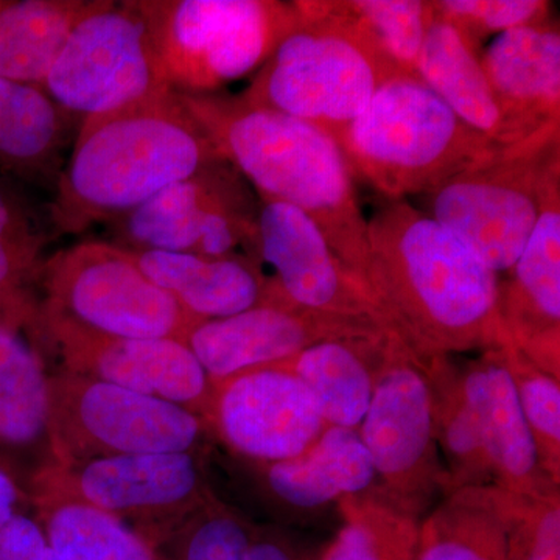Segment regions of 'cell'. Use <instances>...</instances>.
Segmentation results:
<instances>
[{
  "mask_svg": "<svg viewBox=\"0 0 560 560\" xmlns=\"http://www.w3.org/2000/svg\"><path fill=\"white\" fill-rule=\"evenodd\" d=\"M368 293L420 359L511 345L500 315V280L447 228L407 200L368 219Z\"/></svg>",
  "mask_w": 560,
  "mask_h": 560,
  "instance_id": "cell-1",
  "label": "cell"
},
{
  "mask_svg": "<svg viewBox=\"0 0 560 560\" xmlns=\"http://www.w3.org/2000/svg\"><path fill=\"white\" fill-rule=\"evenodd\" d=\"M179 97L217 154L248 180L260 200L287 202L307 213L363 283L368 219L337 139L312 121L250 105L241 94Z\"/></svg>",
  "mask_w": 560,
  "mask_h": 560,
  "instance_id": "cell-2",
  "label": "cell"
},
{
  "mask_svg": "<svg viewBox=\"0 0 560 560\" xmlns=\"http://www.w3.org/2000/svg\"><path fill=\"white\" fill-rule=\"evenodd\" d=\"M221 158L167 90L81 120L50 202L55 234L80 235L131 212Z\"/></svg>",
  "mask_w": 560,
  "mask_h": 560,
  "instance_id": "cell-3",
  "label": "cell"
},
{
  "mask_svg": "<svg viewBox=\"0 0 560 560\" xmlns=\"http://www.w3.org/2000/svg\"><path fill=\"white\" fill-rule=\"evenodd\" d=\"M353 176L386 201L423 195L500 147L470 130L416 77H393L334 136Z\"/></svg>",
  "mask_w": 560,
  "mask_h": 560,
  "instance_id": "cell-4",
  "label": "cell"
},
{
  "mask_svg": "<svg viewBox=\"0 0 560 560\" xmlns=\"http://www.w3.org/2000/svg\"><path fill=\"white\" fill-rule=\"evenodd\" d=\"M301 21L256 73L243 101L337 135L393 79L366 39L331 2H296Z\"/></svg>",
  "mask_w": 560,
  "mask_h": 560,
  "instance_id": "cell-5",
  "label": "cell"
},
{
  "mask_svg": "<svg viewBox=\"0 0 560 560\" xmlns=\"http://www.w3.org/2000/svg\"><path fill=\"white\" fill-rule=\"evenodd\" d=\"M162 79L179 94H210L257 72L301 21L296 2L135 0Z\"/></svg>",
  "mask_w": 560,
  "mask_h": 560,
  "instance_id": "cell-6",
  "label": "cell"
},
{
  "mask_svg": "<svg viewBox=\"0 0 560 560\" xmlns=\"http://www.w3.org/2000/svg\"><path fill=\"white\" fill-rule=\"evenodd\" d=\"M560 168V121L500 147L423 194V212L495 271H510L539 220L545 186Z\"/></svg>",
  "mask_w": 560,
  "mask_h": 560,
  "instance_id": "cell-7",
  "label": "cell"
},
{
  "mask_svg": "<svg viewBox=\"0 0 560 560\" xmlns=\"http://www.w3.org/2000/svg\"><path fill=\"white\" fill-rule=\"evenodd\" d=\"M46 323L103 337L184 341L194 320L145 275L130 250L109 241H86L47 257L40 326Z\"/></svg>",
  "mask_w": 560,
  "mask_h": 560,
  "instance_id": "cell-8",
  "label": "cell"
},
{
  "mask_svg": "<svg viewBox=\"0 0 560 560\" xmlns=\"http://www.w3.org/2000/svg\"><path fill=\"white\" fill-rule=\"evenodd\" d=\"M208 422L186 408L110 383L50 374L54 464L142 453H205Z\"/></svg>",
  "mask_w": 560,
  "mask_h": 560,
  "instance_id": "cell-9",
  "label": "cell"
},
{
  "mask_svg": "<svg viewBox=\"0 0 560 560\" xmlns=\"http://www.w3.org/2000/svg\"><path fill=\"white\" fill-rule=\"evenodd\" d=\"M205 453H142L51 464L32 478V492H50L119 518L160 550L162 544L215 497Z\"/></svg>",
  "mask_w": 560,
  "mask_h": 560,
  "instance_id": "cell-10",
  "label": "cell"
},
{
  "mask_svg": "<svg viewBox=\"0 0 560 560\" xmlns=\"http://www.w3.org/2000/svg\"><path fill=\"white\" fill-rule=\"evenodd\" d=\"M40 88L79 124L171 90L135 0H103L77 22Z\"/></svg>",
  "mask_w": 560,
  "mask_h": 560,
  "instance_id": "cell-11",
  "label": "cell"
},
{
  "mask_svg": "<svg viewBox=\"0 0 560 560\" xmlns=\"http://www.w3.org/2000/svg\"><path fill=\"white\" fill-rule=\"evenodd\" d=\"M359 433L389 503L418 518L434 488L444 482L433 388L429 361L390 330L382 337L374 394Z\"/></svg>",
  "mask_w": 560,
  "mask_h": 560,
  "instance_id": "cell-12",
  "label": "cell"
},
{
  "mask_svg": "<svg viewBox=\"0 0 560 560\" xmlns=\"http://www.w3.org/2000/svg\"><path fill=\"white\" fill-rule=\"evenodd\" d=\"M259 208L226 161L206 165L105 224L109 242L130 250H165L259 259Z\"/></svg>",
  "mask_w": 560,
  "mask_h": 560,
  "instance_id": "cell-13",
  "label": "cell"
},
{
  "mask_svg": "<svg viewBox=\"0 0 560 560\" xmlns=\"http://www.w3.org/2000/svg\"><path fill=\"white\" fill-rule=\"evenodd\" d=\"M206 422L235 456L257 466L304 455L327 427L311 390L282 364L213 385Z\"/></svg>",
  "mask_w": 560,
  "mask_h": 560,
  "instance_id": "cell-14",
  "label": "cell"
},
{
  "mask_svg": "<svg viewBox=\"0 0 560 560\" xmlns=\"http://www.w3.org/2000/svg\"><path fill=\"white\" fill-rule=\"evenodd\" d=\"M385 330L372 319L304 311L290 304L275 287L270 300L248 311L191 324L184 342L217 385L243 372L285 363L316 342L378 337Z\"/></svg>",
  "mask_w": 560,
  "mask_h": 560,
  "instance_id": "cell-15",
  "label": "cell"
},
{
  "mask_svg": "<svg viewBox=\"0 0 560 560\" xmlns=\"http://www.w3.org/2000/svg\"><path fill=\"white\" fill-rule=\"evenodd\" d=\"M46 359L60 370L171 401L208 418L213 385L200 361L178 338H116L66 324L40 326Z\"/></svg>",
  "mask_w": 560,
  "mask_h": 560,
  "instance_id": "cell-16",
  "label": "cell"
},
{
  "mask_svg": "<svg viewBox=\"0 0 560 560\" xmlns=\"http://www.w3.org/2000/svg\"><path fill=\"white\" fill-rule=\"evenodd\" d=\"M257 230L260 264L271 268L268 278L290 304L320 315L372 319L386 329L366 287L307 213L287 202L260 200Z\"/></svg>",
  "mask_w": 560,
  "mask_h": 560,
  "instance_id": "cell-17",
  "label": "cell"
},
{
  "mask_svg": "<svg viewBox=\"0 0 560 560\" xmlns=\"http://www.w3.org/2000/svg\"><path fill=\"white\" fill-rule=\"evenodd\" d=\"M508 272L500 283V315L511 345L559 377L560 168L548 178L539 220Z\"/></svg>",
  "mask_w": 560,
  "mask_h": 560,
  "instance_id": "cell-18",
  "label": "cell"
},
{
  "mask_svg": "<svg viewBox=\"0 0 560 560\" xmlns=\"http://www.w3.org/2000/svg\"><path fill=\"white\" fill-rule=\"evenodd\" d=\"M460 390L469 405L492 471L493 488L514 495L539 497L558 485L544 469L539 448L518 400L504 346L481 352L459 371Z\"/></svg>",
  "mask_w": 560,
  "mask_h": 560,
  "instance_id": "cell-19",
  "label": "cell"
},
{
  "mask_svg": "<svg viewBox=\"0 0 560 560\" xmlns=\"http://www.w3.org/2000/svg\"><path fill=\"white\" fill-rule=\"evenodd\" d=\"M480 62L518 139L560 121L559 21L550 18L501 33Z\"/></svg>",
  "mask_w": 560,
  "mask_h": 560,
  "instance_id": "cell-20",
  "label": "cell"
},
{
  "mask_svg": "<svg viewBox=\"0 0 560 560\" xmlns=\"http://www.w3.org/2000/svg\"><path fill=\"white\" fill-rule=\"evenodd\" d=\"M130 250V249H128ZM139 267L194 323L228 318L270 300L271 279L245 254L209 257L165 250H130Z\"/></svg>",
  "mask_w": 560,
  "mask_h": 560,
  "instance_id": "cell-21",
  "label": "cell"
},
{
  "mask_svg": "<svg viewBox=\"0 0 560 560\" xmlns=\"http://www.w3.org/2000/svg\"><path fill=\"white\" fill-rule=\"evenodd\" d=\"M50 374L46 357L24 335L0 327V460L27 488L54 464Z\"/></svg>",
  "mask_w": 560,
  "mask_h": 560,
  "instance_id": "cell-22",
  "label": "cell"
},
{
  "mask_svg": "<svg viewBox=\"0 0 560 560\" xmlns=\"http://www.w3.org/2000/svg\"><path fill=\"white\" fill-rule=\"evenodd\" d=\"M73 128L39 84L0 77V175L54 190Z\"/></svg>",
  "mask_w": 560,
  "mask_h": 560,
  "instance_id": "cell-23",
  "label": "cell"
},
{
  "mask_svg": "<svg viewBox=\"0 0 560 560\" xmlns=\"http://www.w3.org/2000/svg\"><path fill=\"white\" fill-rule=\"evenodd\" d=\"M416 79L482 138L499 147L521 142L486 79L478 51L436 11L427 28L416 65Z\"/></svg>",
  "mask_w": 560,
  "mask_h": 560,
  "instance_id": "cell-24",
  "label": "cell"
},
{
  "mask_svg": "<svg viewBox=\"0 0 560 560\" xmlns=\"http://www.w3.org/2000/svg\"><path fill=\"white\" fill-rule=\"evenodd\" d=\"M49 235L27 201L0 178V327L43 353L40 279Z\"/></svg>",
  "mask_w": 560,
  "mask_h": 560,
  "instance_id": "cell-25",
  "label": "cell"
},
{
  "mask_svg": "<svg viewBox=\"0 0 560 560\" xmlns=\"http://www.w3.org/2000/svg\"><path fill=\"white\" fill-rule=\"evenodd\" d=\"M383 334L316 342L282 363L311 390L326 425L359 430L374 394Z\"/></svg>",
  "mask_w": 560,
  "mask_h": 560,
  "instance_id": "cell-26",
  "label": "cell"
},
{
  "mask_svg": "<svg viewBox=\"0 0 560 560\" xmlns=\"http://www.w3.org/2000/svg\"><path fill=\"white\" fill-rule=\"evenodd\" d=\"M103 0H0V77L39 84L77 22Z\"/></svg>",
  "mask_w": 560,
  "mask_h": 560,
  "instance_id": "cell-27",
  "label": "cell"
},
{
  "mask_svg": "<svg viewBox=\"0 0 560 560\" xmlns=\"http://www.w3.org/2000/svg\"><path fill=\"white\" fill-rule=\"evenodd\" d=\"M415 560H510L508 523L497 488L452 492L420 525Z\"/></svg>",
  "mask_w": 560,
  "mask_h": 560,
  "instance_id": "cell-28",
  "label": "cell"
},
{
  "mask_svg": "<svg viewBox=\"0 0 560 560\" xmlns=\"http://www.w3.org/2000/svg\"><path fill=\"white\" fill-rule=\"evenodd\" d=\"M33 517L60 560H165L119 518L50 492H32Z\"/></svg>",
  "mask_w": 560,
  "mask_h": 560,
  "instance_id": "cell-29",
  "label": "cell"
},
{
  "mask_svg": "<svg viewBox=\"0 0 560 560\" xmlns=\"http://www.w3.org/2000/svg\"><path fill=\"white\" fill-rule=\"evenodd\" d=\"M331 7L370 43L396 77H416L433 5L422 0H349Z\"/></svg>",
  "mask_w": 560,
  "mask_h": 560,
  "instance_id": "cell-30",
  "label": "cell"
},
{
  "mask_svg": "<svg viewBox=\"0 0 560 560\" xmlns=\"http://www.w3.org/2000/svg\"><path fill=\"white\" fill-rule=\"evenodd\" d=\"M345 523L316 560H415L420 525L390 503L345 499Z\"/></svg>",
  "mask_w": 560,
  "mask_h": 560,
  "instance_id": "cell-31",
  "label": "cell"
},
{
  "mask_svg": "<svg viewBox=\"0 0 560 560\" xmlns=\"http://www.w3.org/2000/svg\"><path fill=\"white\" fill-rule=\"evenodd\" d=\"M256 526L213 497L161 545L165 560H248Z\"/></svg>",
  "mask_w": 560,
  "mask_h": 560,
  "instance_id": "cell-32",
  "label": "cell"
},
{
  "mask_svg": "<svg viewBox=\"0 0 560 560\" xmlns=\"http://www.w3.org/2000/svg\"><path fill=\"white\" fill-rule=\"evenodd\" d=\"M518 400L526 422L533 431L544 469L559 481L560 388L559 377L526 359L512 345L504 346Z\"/></svg>",
  "mask_w": 560,
  "mask_h": 560,
  "instance_id": "cell-33",
  "label": "cell"
},
{
  "mask_svg": "<svg viewBox=\"0 0 560 560\" xmlns=\"http://www.w3.org/2000/svg\"><path fill=\"white\" fill-rule=\"evenodd\" d=\"M500 493L506 515L510 560H560L558 492L539 497L514 495L504 490Z\"/></svg>",
  "mask_w": 560,
  "mask_h": 560,
  "instance_id": "cell-34",
  "label": "cell"
},
{
  "mask_svg": "<svg viewBox=\"0 0 560 560\" xmlns=\"http://www.w3.org/2000/svg\"><path fill=\"white\" fill-rule=\"evenodd\" d=\"M434 11L451 21L480 54L490 35L550 20L551 2L544 0H438Z\"/></svg>",
  "mask_w": 560,
  "mask_h": 560,
  "instance_id": "cell-35",
  "label": "cell"
},
{
  "mask_svg": "<svg viewBox=\"0 0 560 560\" xmlns=\"http://www.w3.org/2000/svg\"><path fill=\"white\" fill-rule=\"evenodd\" d=\"M253 466L260 469L265 490L280 506L313 511L341 499L311 451L298 458Z\"/></svg>",
  "mask_w": 560,
  "mask_h": 560,
  "instance_id": "cell-36",
  "label": "cell"
},
{
  "mask_svg": "<svg viewBox=\"0 0 560 560\" xmlns=\"http://www.w3.org/2000/svg\"><path fill=\"white\" fill-rule=\"evenodd\" d=\"M341 499L361 497L377 478L374 463L359 430L329 427L311 447Z\"/></svg>",
  "mask_w": 560,
  "mask_h": 560,
  "instance_id": "cell-37",
  "label": "cell"
},
{
  "mask_svg": "<svg viewBox=\"0 0 560 560\" xmlns=\"http://www.w3.org/2000/svg\"><path fill=\"white\" fill-rule=\"evenodd\" d=\"M0 560H60L33 514L0 523Z\"/></svg>",
  "mask_w": 560,
  "mask_h": 560,
  "instance_id": "cell-38",
  "label": "cell"
},
{
  "mask_svg": "<svg viewBox=\"0 0 560 560\" xmlns=\"http://www.w3.org/2000/svg\"><path fill=\"white\" fill-rule=\"evenodd\" d=\"M248 560H316L291 537L275 528H257L250 541Z\"/></svg>",
  "mask_w": 560,
  "mask_h": 560,
  "instance_id": "cell-39",
  "label": "cell"
},
{
  "mask_svg": "<svg viewBox=\"0 0 560 560\" xmlns=\"http://www.w3.org/2000/svg\"><path fill=\"white\" fill-rule=\"evenodd\" d=\"M21 514H33L31 490L16 471L0 460V523Z\"/></svg>",
  "mask_w": 560,
  "mask_h": 560,
  "instance_id": "cell-40",
  "label": "cell"
}]
</instances>
